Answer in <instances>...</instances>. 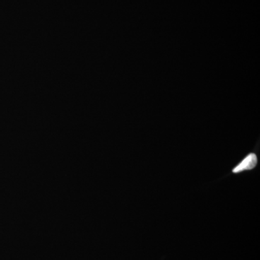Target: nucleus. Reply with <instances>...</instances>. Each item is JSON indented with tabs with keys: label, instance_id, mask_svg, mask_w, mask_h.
Masks as SVG:
<instances>
[{
	"label": "nucleus",
	"instance_id": "obj_1",
	"mask_svg": "<svg viewBox=\"0 0 260 260\" xmlns=\"http://www.w3.org/2000/svg\"><path fill=\"white\" fill-rule=\"evenodd\" d=\"M256 164H257V158L255 154H249L240 164H238L237 167L233 169V172L237 174L244 171L251 170L256 167Z\"/></svg>",
	"mask_w": 260,
	"mask_h": 260
}]
</instances>
